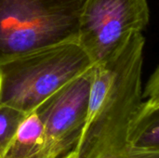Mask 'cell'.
<instances>
[{
  "instance_id": "obj_1",
  "label": "cell",
  "mask_w": 159,
  "mask_h": 158,
  "mask_svg": "<svg viewBox=\"0 0 159 158\" xmlns=\"http://www.w3.org/2000/svg\"><path fill=\"white\" fill-rule=\"evenodd\" d=\"M144 44L143 34L133 33L115 55L94 64L87 118L74 148L77 158H93L128 142L130 122L143 101Z\"/></svg>"
},
{
  "instance_id": "obj_2",
  "label": "cell",
  "mask_w": 159,
  "mask_h": 158,
  "mask_svg": "<svg viewBox=\"0 0 159 158\" xmlns=\"http://www.w3.org/2000/svg\"><path fill=\"white\" fill-rule=\"evenodd\" d=\"M93 65L77 42L51 46L6 61L0 64V105L30 114Z\"/></svg>"
},
{
  "instance_id": "obj_3",
  "label": "cell",
  "mask_w": 159,
  "mask_h": 158,
  "mask_svg": "<svg viewBox=\"0 0 159 158\" xmlns=\"http://www.w3.org/2000/svg\"><path fill=\"white\" fill-rule=\"evenodd\" d=\"M84 0H0V64L77 42Z\"/></svg>"
},
{
  "instance_id": "obj_4",
  "label": "cell",
  "mask_w": 159,
  "mask_h": 158,
  "mask_svg": "<svg viewBox=\"0 0 159 158\" xmlns=\"http://www.w3.org/2000/svg\"><path fill=\"white\" fill-rule=\"evenodd\" d=\"M148 22L147 0H84L77 43L97 64L115 55Z\"/></svg>"
},
{
  "instance_id": "obj_5",
  "label": "cell",
  "mask_w": 159,
  "mask_h": 158,
  "mask_svg": "<svg viewBox=\"0 0 159 158\" xmlns=\"http://www.w3.org/2000/svg\"><path fill=\"white\" fill-rule=\"evenodd\" d=\"M93 67L63 85L34 110L43 123L44 139L34 158H61L75 147L87 118Z\"/></svg>"
},
{
  "instance_id": "obj_6",
  "label": "cell",
  "mask_w": 159,
  "mask_h": 158,
  "mask_svg": "<svg viewBox=\"0 0 159 158\" xmlns=\"http://www.w3.org/2000/svg\"><path fill=\"white\" fill-rule=\"evenodd\" d=\"M127 142L136 148L159 151L158 68L147 82L143 101L130 122Z\"/></svg>"
},
{
  "instance_id": "obj_7",
  "label": "cell",
  "mask_w": 159,
  "mask_h": 158,
  "mask_svg": "<svg viewBox=\"0 0 159 158\" xmlns=\"http://www.w3.org/2000/svg\"><path fill=\"white\" fill-rule=\"evenodd\" d=\"M43 123L33 111L20 124L3 158H34L43 144Z\"/></svg>"
},
{
  "instance_id": "obj_8",
  "label": "cell",
  "mask_w": 159,
  "mask_h": 158,
  "mask_svg": "<svg viewBox=\"0 0 159 158\" xmlns=\"http://www.w3.org/2000/svg\"><path fill=\"white\" fill-rule=\"evenodd\" d=\"M28 114L7 105H0V158L4 157L20 124Z\"/></svg>"
},
{
  "instance_id": "obj_9",
  "label": "cell",
  "mask_w": 159,
  "mask_h": 158,
  "mask_svg": "<svg viewBox=\"0 0 159 158\" xmlns=\"http://www.w3.org/2000/svg\"><path fill=\"white\" fill-rule=\"evenodd\" d=\"M93 158H159V151L136 148L127 142L108 148Z\"/></svg>"
},
{
  "instance_id": "obj_10",
  "label": "cell",
  "mask_w": 159,
  "mask_h": 158,
  "mask_svg": "<svg viewBox=\"0 0 159 158\" xmlns=\"http://www.w3.org/2000/svg\"><path fill=\"white\" fill-rule=\"evenodd\" d=\"M61 158H77V156H76L75 152L74 150H72L71 152H69L67 155H65L64 156H62Z\"/></svg>"
}]
</instances>
